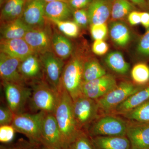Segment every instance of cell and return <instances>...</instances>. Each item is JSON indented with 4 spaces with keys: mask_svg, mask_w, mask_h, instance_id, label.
<instances>
[{
    "mask_svg": "<svg viewBox=\"0 0 149 149\" xmlns=\"http://www.w3.org/2000/svg\"><path fill=\"white\" fill-rule=\"evenodd\" d=\"M44 0H32L27 3L21 18L31 27H43L47 23Z\"/></svg>",
    "mask_w": 149,
    "mask_h": 149,
    "instance_id": "cell-13",
    "label": "cell"
},
{
    "mask_svg": "<svg viewBox=\"0 0 149 149\" xmlns=\"http://www.w3.org/2000/svg\"><path fill=\"white\" fill-rule=\"evenodd\" d=\"M16 132L12 125L0 126V141L1 143H9L13 141Z\"/></svg>",
    "mask_w": 149,
    "mask_h": 149,
    "instance_id": "cell-35",
    "label": "cell"
},
{
    "mask_svg": "<svg viewBox=\"0 0 149 149\" xmlns=\"http://www.w3.org/2000/svg\"><path fill=\"white\" fill-rule=\"evenodd\" d=\"M38 55L42 66L44 80L60 92L63 89L61 76L65 65L63 60L58 57L53 51Z\"/></svg>",
    "mask_w": 149,
    "mask_h": 149,
    "instance_id": "cell-9",
    "label": "cell"
},
{
    "mask_svg": "<svg viewBox=\"0 0 149 149\" xmlns=\"http://www.w3.org/2000/svg\"><path fill=\"white\" fill-rule=\"evenodd\" d=\"M134 8V6L128 0H113L111 17L113 21H119L128 16Z\"/></svg>",
    "mask_w": 149,
    "mask_h": 149,
    "instance_id": "cell-28",
    "label": "cell"
},
{
    "mask_svg": "<svg viewBox=\"0 0 149 149\" xmlns=\"http://www.w3.org/2000/svg\"><path fill=\"white\" fill-rule=\"evenodd\" d=\"M25 4L26 3L24 0H21L8 16L2 22L12 21L17 19L21 18L25 8Z\"/></svg>",
    "mask_w": 149,
    "mask_h": 149,
    "instance_id": "cell-37",
    "label": "cell"
},
{
    "mask_svg": "<svg viewBox=\"0 0 149 149\" xmlns=\"http://www.w3.org/2000/svg\"><path fill=\"white\" fill-rule=\"evenodd\" d=\"M21 61L19 59L1 52L0 75L2 80L25 84L19 71V66Z\"/></svg>",
    "mask_w": 149,
    "mask_h": 149,
    "instance_id": "cell-16",
    "label": "cell"
},
{
    "mask_svg": "<svg viewBox=\"0 0 149 149\" xmlns=\"http://www.w3.org/2000/svg\"><path fill=\"white\" fill-rule=\"evenodd\" d=\"M43 147L41 149H63L60 148H56V147L49 146L43 145Z\"/></svg>",
    "mask_w": 149,
    "mask_h": 149,
    "instance_id": "cell-45",
    "label": "cell"
},
{
    "mask_svg": "<svg viewBox=\"0 0 149 149\" xmlns=\"http://www.w3.org/2000/svg\"><path fill=\"white\" fill-rule=\"evenodd\" d=\"M109 46L104 40H95L92 46V51L98 56H102L107 52Z\"/></svg>",
    "mask_w": 149,
    "mask_h": 149,
    "instance_id": "cell-38",
    "label": "cell"
},
{
    "mask_svg": "<svg viewBox=\"0 0 149 149\" xmlns=\"http://www.w3.org/2000/svg\"><path fill=\"white\" fill-rule=\"evenodd\" d=\"M32 146H33V144L31 143V144H29L27 146H18L14 147L12 149H32Z\"/></svg>",
    "mask_w": 149,
    "mask_h": 149,
    "instance_id": "cell-44",
    "label": "cell"
},
{
    "mask_svg": "<svg viewBox=\"0 0 149 149\" xmlns=\"http://www.w3.org/2000/svg\"><path fill=\"white\" fill-rule=\"evenodd\" d=\"M96 149H131L130 141L126 136L91 137Z\"/></svg>",
    "mask_w": 149,
    "mask_h": 149,
    "instance_id": "cell-20",
    "label": "cell"
},
{
    "mask_svg": "<svg viewBox=\"0 0 149 149\" xmlns=\"http://www.w3.org/2000/svg\"><path fill=\"white\" fill-rule=\"evenodd\" d=\"M91 34L93 40H104L108 33V28L106 23L91 25Z\"/></svg>",
    "mask_w": 149,
    "mask_h": 149,
    "instance_id": "cell-33",
    "label": "cell"
},
{
    "mask_svg": "<svg viewBox=\"0 0 149 149\" xmlns=\"http://www.w3.org/2000/svg\"><path fill=\"white\" fill-rule=\"evenodd\" d=\"M146 86L136 85L128 80L121 81L106 95L96 100L100 114H111L120 104Z\"/></svg>",
    "mask_w": 149,
    "mask_h": 149,
    "instance_id": "cell-5",
    "label": "cell"
},
{
    "mask_svg": "<svg viewBox=\"0 0 149 149\" xmlns=\"http://www.w3.org/2000/svg\"><path fill=\"white\" fill-rule=\"evenodd\" d=\"M74 21L80 28H85L90 24L87 10L85 9L75 10L72 13Z\"/></svg>",
    "mask_w": 149,
    "mask_h": 149,
    "instance_id": "cell-34",
    "label": "cell"
},
{
    "mask_svg": "<svg viewBox=\"0 0 149 149\" xmlns=\"http://www.w3.org/2000/svg\"><path fill=\"white\" fill-rule=\"evenodd\" d=\"M52 47L54 53L63 60L69 58L73 51V46L70 40L55 30L52 34Z\"/></svg>",
    "mask_w": 149,
    "mask_h": 149,
    "instance_id": "cell-23",
    "label": "cell"
},
{
    "mask_svg": "<svg viewBox=\"0 0 149 149\" xmlns=\"http://www.w3.org/2000/svg\"><path fill=\"white\" fill-rule=\"evenodd\" d=\"M46 19L52 24L56 26L61 33L66 37L75 38L79 35L80 27L74 21Z\"/></svg>",
    "mask_w": 149,
    "mask_h": 149,
    "instance_id": "cell-30",
    "label": "cell"
},
{
    "mask_svg": "<svg viewBox=\"0 0 149 149\" xmlns=\"http://www.w3.org/2000/svg\"><path fill=\"white\" fill-rule=\"evenodd\" d=\"M128 1L143 9L148 10L149 8L146 0H128Z\"/></svg>",
    "mask_w": 149,
    "mask_h": 149,
    "instance_id": "cell-43",
    "label": "cell"
},
{
    "mask_svg": "<svg viewBox=\"0 0 149 149\" xmlns=\"http://www.w3.org/2000/svg\"><path fill=\"white\" fill-rule=\"evenodd\" d=\"M113 0H92L88 7L90 25L106 23L111 15Z\"/></svg>",
    "mask_w": 149,
    "mask_h": 149,
    "instance_id": "cell-17",
    "label": "cell"
},
{
    "mask_svg": "<svg viewBox=\"0 0 149 149\" xmlns=\"http://www.w3.org/2000/svg\"><path fill=\"white\" fill-rule=\"evenodd\" d=\"M72 102L69 94L63 88L54 115L65 149H68L70 145L83 131L78 127L74 118Z\"/></svg>",
    "mask_w": 149,
    "mask_h": 149,
    "instance_id": "cell-1",
    "label": "cell"
},
{
    "mask_svg": "<svg viewBox=\"0 0 149 149\" xmlns=\"http://www.w3.org/2000/svg\"><path fill=\"white\" fill-rule=\"evenodd\" d=\"M149 100V84L130 96L111 114L120 116L139 106Z\"/></svg>",
    "mask_w": 149,
    "mask_h": 149,
    "instance_id": "cell-21",
    "label": "cell"
},
{
    "mask_svg": "<svg viewBox=\"0 0 149 149\" xmlns=\"http://www.w3.org/2000/svg\"><path fill=\"white\" fill-rule=\"evenodd\" d=\"M21 0H8L2 9L1 19L2 22L9 15L14 9L16 6Z\"/></svg>",
    "mask_w": 149,
    "mask_h": 149,
    "instance_id": "cell-39",
    "label": "cell"
},
{
    "mask_svg": "<svg viewBox=\"0 0 149 149\" xmlns=\"http://www.w3.org/2000/svg\"><path fill=\"white\" fill-rule=\"evenodd\" d=\"M109 33L112 41L120 47H125L131 40V34L130 29L122 22H112L109 25Z\"/></svg>",
    "mask_w": 149,
    "mask_h": 149,
    "instance_id": "cell-24",
    "label": "cell"
},
{
    "mask_svg": "<svg viewBox=\"0 0 149 149\" xmlns=\"http://www.w3.org/2000/svg\"><path fill=\"white\" fill-rule=\"evenodd\" d=\"M117 85L115 77L107 73L96 80L83 83L82 94L90 98L97 100L106 95Z\"/></svg>",
    "mask_w": 149,
    "mask_h": 149,
    "instance_id": "cell-11",
    "label": "cell"
},
{
    "mask_svg": "<svg viewBox=\"0 0 149 149\" xmlns=\"http://www.w3.org/2000/svg\"><path fill=\"white\" fill-rule=\"evenodd\" d=\"M0 49L1 52L19 59L21 61L30 55L35 54L24 39H1Z\"/></svg>",
    "mask_w": 149,
    "mask_h": 149,
    "instance_id": "cell-18",
    "label": "cell"
},
{
    "mask_svg": "<svg viewBox=\"0 0 149 149\" xmlns=\"http://www.w3.org/2000/svg\"><path fill=\"white\" fill-rule=\"evenodd\" d=\"M8 106L15 115L25 112L32 95V89L25 84L2 80Z\"/></svg>",
    "mask_w": 149,
    "mask_h": 149,
    "instance_id": "cell-7",
    "label": "cell"
},
{
    "mask_svg": "<svg viewBox=\"0 0 149 149\" xmlns=\"http://www.w3.org/2000/svg\"><path fill=\"white\" fill-rule=\"evenodd\" d=\"M120 116L131 122L149 123V100Z\"/></svg>",
    "mask_w": 149,
    "mask_h": 149,
    "instance_id": "cell-27",
    "label": "cell"
},
{
    "mask_svg": "<svg viewBox=\"0 0 149 149\" xmlns=\"http://www.w3.org/2000/svg\"><path fill=\"white\" fill-rule=\"evenodd\" d=\"M147 3H148V6L149 7V0H146Z\"/></svg>",
    "mask_w": 149,
    "mask_h": 149,
    "instance_id": "cell-50",
    "label": "cell"
},
{
    "mask_svg": "<svg viewBox=\"0 0 149 149\" xmlns=\"http://www.w3.org/2000/svg\"><path fill=\"white\" fill-rule=\"evenodd\" d=\"M2 23L1 39L4 40L23 39L27 32L32 28L21 18Z\"/></svg>",
    "mask_w": 149,
    "mask_h": 149,
    "instance_id": "cell-19",
    "label": "cell"
},
{
    "mask_svg": "<svg viewBox=\"0 0 149 149\" xmlns=\"http://www.w3.org/2000/svg\"><path fill=\"white\" fill-rule=\"evenodd\" d=\"M107 74L105 69L95 59L85 60L83 68V83L96 80Z\"/></svg>",
    "mask_w": 149,
    "mask_h": 149,
    "instance_id": "cell-26",
    "label": "cell"
},
{
    "mask_svg": "<svg viewBox=\"0 0 149 149\" xmlns=\"http://www.w3.org/2000/svg\"><path fill=\"white\" fill-rule=\"evenodd\" d=\"M128 125V120L119 115H102L90 125L88 133L91 137L126 136Z\"/></svg>",
    "mask_w": 149,
    "mask_h": 149,
    "instance_id": "cell-4",
    "label": "cell"
},
{
    "mask_svg": "<svg viewBox=\"0 0 149 149\" xmlns=\"http://www.w3.org/2000/svg\"><path fill=\"white\" fill-rule=\"evenodd\" d=\"M36 145V144H33V146H32V149H39V148H37V146H35Z\"/></svg>",
    "mask_w": 149,
    "mask_h": 149,
    "instance_id": "cell-48",
    "label": "cell"
},
{
    "mask_svg": "<svg viewBox=\"0 0 149 149\" xmlns=\"http://www.w3.org/2000/svg\"><path fill=\"white\" fill-rule=\"evenodd\" d=\"M19 71L26 83L44 79L42 63L39 55L36 54L30 55L20 62Z\"/></svg>",
    "mask_w": 149,
    "mask_h": 149,
    "instance_id": "cell-14",
    "label": "cell"
},
{
    "mask_svg": "<svg viewBox=\"0 0 149 149\" xmlns=\"http://www.w3.org/2000/svg\"><path fill=\"white\" fill-rule=\"evenodd\" d=\"M136 51L139 55L144 58H149V28L147 29L139 40Z\"/></svg>",
    "mask_w": 149,
    "mask_h": 149,
    "instance_id": "cell-32",
    "label": "cell"
},
{
    "mask_svg": "<svg viewBox=\"0 0 149 149\" xmlns=\"http://www.w3.org/2000/svg\"><path fill=\"white\" fill-rule=\"evenodd\" d=\"M72 13L68 3L62 1L46 3L45 6L46 17L49 19L69 20Z\"/></svg>",
    "mask_w": 149,
    "mask_h": 149,
    "instance_id": "cell-22",
    "label": "cell"
},
{
    "mask_svg": "<svg viewBox=\"0 0 149 149\" xmlns=\"http://www.w3.org/2000/svg\"><path fill=\"white\" fill-rule=\"evenodd\" d=\"M42 145L65 149L53 113H45L41 128Z\"/></svg>",
    "mask_w": 149,
    "mask_h": 149,
    "instance_id": "cell-12",
    "label": "cell"
},
{
    "mask_svg": "<svg viewBox=\"0 0 149 149\" xmlns=\"http://www.w3.org/2000/svg\"><path fill=\"white\" fill-rule=\"evenodd\" d=\"M68 149H96L88 135L83 131L73 143L70 145Z\"/></svg>",
    "mask_w": 149,
    "mask_h": 149,
    "instance_id": "cell-31",
    "label": "cell"
},
{
    "mask_svg": "<svg viewBox=\"0 0 149 149\" xmlns=\"http://www.w3.org/2000/svg\"><path fill=\"white\" fill-rule=\"evenodd\" d=\"M45 113L40 111L16 115L11 125L16 132L25 135L30 143L37 145L42 144L41 128Z\"/></svg>",
    "mask_w": 149,
    "mask_h": 149,
    "instance_id": "cell-6",
    "label": "cell"
},
{
    "mask_svg": "<svg viewBox=\"0 0 149 149\" xmlns=\"http://www.w3.org/2000/svg\"><path fill=\"white\" fill-rule=\"evenodd\" d=\"M31 88L32 95L29 104L31 111L54 114L61 92L56 90L44 79L31 83Z\"/></svg>",
    "mask_w": 149,
    "mask_h": 149,
    "instance_id": "cell-2",
    "label": "cell"
},
{
    "mask_svg": "<svg viewBox=\"0 0 149 149\" xmlns=\"http://www.w3.org/2000/svg\"><path fill=\"white\" fill-rule=\"evenodd\" d=\"M85 58L79 55L72 56L65 65L61 76L62 88L72 100L82 94L83 68Z\"/></svg>",
    "mask_w": 149,
    "mask_h": 149,
    "instance_id": "cell-3",
    "label": "cell"
},
{
    "mask_svg": "<svg viewBox=\"0 0 149 149\" xmlns=\"http://www.w3.org/2000/svg\"><path fill=\"white\" fill-rule=\"evenodd\" d=\"M72 101L73 114L78 127L82 130L88 129L100 116L97 102L83 95Z\"/></svg>",
    "mask_w": 149,
    "mask_h": 149,
    "instance_id": "cell-8",
    "label": "cell"
},
{
    "mask_svg": "<svg viewBox=\"0 0 149 149\" xmlns=\"http://www.w3.org/2000/svg\"><path fill=\"white\" fill-rule=\"evenodd\" d=\"M15 115L8 106L0 107V125H11Z\"/></svg>",
    "mask_w": 149,
    "mask_h": 149,
    "instance_id": "cell-36",
    "label": "cell"
},
{
    "mask_svg": "<svg viewBox=\"0 0 149 149\" xmlns=\"http://www.w3.org/2000/svg\"><path fill=\"white\" fill-rule=\"evenodd\" d=\"M129 24L132 26H135L141 23V12L133 10L128 16Z\"/></svg>",
    "mask_w": 149,
    "mask_h": 149,
    "instance_id": "cell-41",
    "label": "cell"
},
{
    "mask_svg": "<svg viewBox=\"0 0 149 149\" xmlns=\"http://www.w3.org/2000/svg\"><path fill=\"white\" fill-rule=\"evenodd\" d=\"M46 3L52 2L56 1H62L68 3V0H44Z\"/></svg>",
    "mask_w": 149,
    "mask_h": 149,
    "instance_id": "cell-46",
    "label": "cell"
},
{
    "mask_svg": "<svg viewBox=\"0 0 149 149\" xmlns=\"http://www.w3.org/2000/svg\"><path fill=\"white\" fill-rule=\"evenodd\" d=\"M1 149H6L5 148H3V147H1Z\"/></svg>",
    "mask_w": 149,
    "mask_h": 149,
    "instance_id": "cell-51",
    "label": "cell"
},
{
    "mask_svg": "<svg viewBox=\"0 0 149 149\" xmlns=\"http://www.w3.org/2000/svg\"><path fill=\"white\" fill-rule=\"evenodd\" d=\"M126 136L131 149H149V123L128 121Z\"/></svg>",
    "mask_w": 149,
    "mask_h": 149,
    "instance_id": "cell-15",
    "label": "cell"
},
{
    "mask_svg": "<svg viewBox=\"0 0 149 149\" xmlns=\"http://www.w3.org/2000/svg\"><path fill=\"white\" fill-rule=\"evenodd\" d=\"M52 34L51 27L48 23H46L43 27H32L27 32L23 39L35 54L40 55L52 51Z\"/></svg>",
    "mask_w": 149,
    "mask_h": 149,
    "instance_id": "cell-10",
    "label": "cell"
},
{
    "mask_svg": "<svg viewBox=\"0 0 149 149\" xmlns=\"http://www.w3.org/2000/svg\"><path fill=\"white\" fill-rule=\"evenodd\" d=\"M92 0H68V3L71 8L75 10L82 9L88 7Z\"/></svg>",
    "mask_w": 149,
    "mask_h": 149,
    "instance_id": "cell-40",
    "label": "cell"
},
{
    "mask_svg": "<svg viewBox=\"0 0 149 149\" xmlns=\"http://www.w3.org/2000/svg\"><path fill=\"white\" fill-rule=\"evenodd\" d=\"M141 24L146 29L149 28V13L141 12Z\"/></svg>",
    "mask_w": 149,
    "mask_h": 149,
    "instance_id": "cell-42",
    "label": "cell"
},
{
    "mask_svg": "<svg viewBox=\"0 0 149 149\" xmlns=\"http://www.w3.org/2000/svg\"><path fill=\"white\" fill-rule=\"evenodd\" d=\"M8 0H0V4H1V6L3 5V4L5 3Z\"/></svg>",
    "mask_w": 149,
    "mask_h": 149,
    "instance_id": "cell-47",
    "label": "cell"
},
{
    "mask_svg": "<svg viewBox=\"0 0 149 149\" xmlns=\"http://www.w3.org/2000/svg\"><path fill=\"white\" fill-rule=\"evenodd\" d=\"M134 84L140 86L149 84V66L145 63H139L134 65L130 72Z\"/></svg>",
    "mask_w": 149,
    "mask_h": 149,
    "instance_id": "cell-29",
    "label": "cell"
},
{
    "mask_svg": "<svg viewBox=\"0 0 149 149\" xmlns=\"http://www.w3.org/2000/svg\"><path fill=\"white\" fill-rule=\"evenodd\" d=\"M25 1V3H27L31 1H32V0H24Z\"/></svg>",
    "mask_w": 149,
    "mask_h": 149,
    "instance_id": "cell-49",
    "label": "cell"
},
{
    "mask_svg": "<svg viewBox=\"0 0 149 149\" xmlns=\"http://www.w3.org/2000/svg\"><path fill=\"white\" fill-rule=\"evenodd\" d=\"M104 62L109 69L118 74L125 75L130 70V65L119 51L110 52L105 57Z\"/></svg>",
    "mask_w": 149,
    "mask_h": 149,
    "instance_id": "cell-25",
    "label": "cell"
}]
</instances>
